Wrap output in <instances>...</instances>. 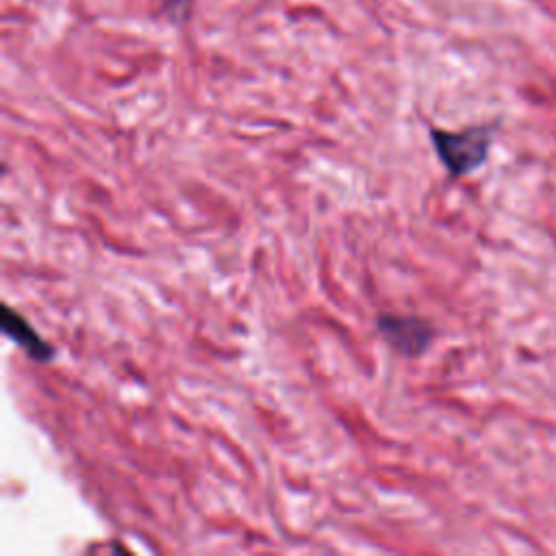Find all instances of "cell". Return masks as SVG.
Wrapping results in <instances>:
<instances>
[{"mask_svg": "<svg viewBox=\"0 0 556 556\" xmlns=\"http://www.w3.org/2000/svg\"><path fill=\"white\" fill-rule=\"evenodd\" d=\"M491 130V126H469L463 130L430 128V141L447 174L460 178L486 163Z\"/></svg>", "mask_w": 556, "mask_h": 556, "instance_id": "obj_1", "label": "cell"}, {"mask_svg": "<svg viewBox=\"0 0 556 556\" xmlns=\"http://www.w3.org/2000/svg\"><path fill=\"white\" fill-rule=\"evenodd\" d=\"M376 328L384 343L404 358H419L428 352L434 339L432 324L417 315L380 313L376 317Z\"/></svg>", "mask_w": 556, "mask_h": 556, "instance_id": "obj_2", "label": "cell"}, {"mask_svg": "<svg viewBox=\"0 0 556 556\" xmlns=\"http://www.w3.org/2000/svg\"><path fill=\"white\" fill-rule=\"evenodd\" d=\"M2 334L11 339L28 358L37 363H50L54 358V348L11 306H2Z\"/></svg>", "mask_w": 556, "mask_h": 556, "instance_id": "obj_3", "label": "cell"}]
</instances>
